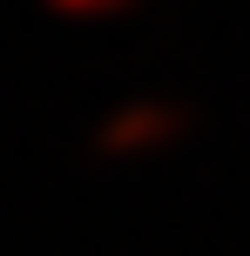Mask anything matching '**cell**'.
<instances>
[{
    "label": "cell",
    "mask_w": 250,
    "mask_h": 256,
    "mask_svg": "<svg viewBox=\"0 0 250 256\" xmlns=\"http://www.w3.org/2000/svg\"><path fill=\"white\" fill-rule=\"evenodd\" d=\"M176 135H183V115H176V108H162V102H129L95 142H102V155H142V148H162V142H176Z\"/></svg>",
    "instance_id": "6da1fadb"
},
{
    "label": "cell",
    "mask_w": 250,
    "mask_h": 256,
    "mask_svg": "<svg viewBox=\"0 0 250 256\" xmlns=\"http://www.w3.org/2000/svg\"><path fill=\"white\" fill-rule=\"evenodd\" d=\"M61 14H75V20H102V14H122V7H135V0H54Z\"/></svg>",
    "instance_id": "7a4b0ae2"
}]
</instances>
